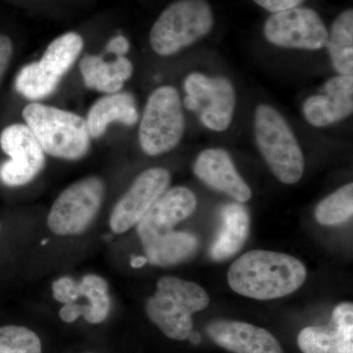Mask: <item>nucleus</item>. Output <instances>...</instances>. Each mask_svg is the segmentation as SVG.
<instances>
[{"instance_id":"nucleus-12","label":"nucleus","mask_w":353,"mask_h":353,"mask_svg":"<svg viewBox=\"0 0 353 353\" xmlns=\"http://www.w3.org/2000/svg\"><path fill=\"white\" fill-rule=\"evenodd\" d=\"M170 181L169 171L160 167L139 174L111 213L110 227L114 233H125L138 225L152 204L168 189Z\"/></svg>"},{"instance_id":"nucleus-6","label":"nucleus","mask_w":353,"mask_h":353,"mask_svg":"<svg viewBox=\"0 0 353 353\" xmlns=\"http://www.w3.org/2000/svg\"><path fill=\"white\" fill-rule=\"evenodd\" d=\"M185 121L182 99L172 85L153 90L141 116L139 141L150 157L171 152L182 141Z\"/></svg>"},{"instance_id":"nucleus-10","label":"nucleus","mask_w":353,"mask_h":353,"mask_svg":"<svg viewBox=\"0 0 353 353\" xmlns=\"http://www.w3.org/2000/svg\"><path fill=\"white\" fill-rule=\"evenodd\" d=\"M328 32L319 14L306 7L272 14L263 28L269 43L292 50H321L326 46Z\"/></svg>"},{"instance_id":"nucleus-27","label":"nucleus","mask_w":353,"mask_h":353,"mask_svg":"<svg viewBox=\"0 0 353 353\" xmlns=\"http://www.w3.org/2000/svg\"><path fill=\"white\" fill-rule=\"evenodd\" d=\"M253 1L265 10L274 14L296 8L303 3V0H253Z\"/></svg>"},{"instance_id":"nucleus-31","label":"nucleus","mask_w":353,"mask_h":353,"mask_svg":"<svg viewBox=\"0 0 353 353\" xmlns=\"http://www.w3.org/2000/svg\"><path fill=\"white\" fill-rule=\"evenodd\" d=\"M190 341H192V343H199L201 341V336L197 333H192L189 336Z\"/></svg>"},{"instance_id":"nucleus-8","label":"nucleus","mask_w":353,"mask_h":353,"mask_svg":"<svg viewBox=\"0 0 353 353\" xmlns=\"http://www.w3.org/2000/svg\"><path fill=\"white\" fill-rule=\"evenodd\" d=\"M105 185L99 176L82 179L66 188L55 199L48 218L53 234L72 236L83 233L99 214Z\"/></svg>"},{"instance_id":"nucleus-15","label":"nucleus","mask_w":353,"mask_h":353,"mask_svg":"<svg viewBox=\"0 0 353 353\" xmlns=\"http://www.w3.org/2000/svg\"><path fill=\"white\" fill-rule=\"evenodd\" d=\"M297 343L303 353H353L352 303L336 306L328 325L303 329Z\"/></svg>"},{"instance_id":"nucleus-13","label":"nucleus","mask_w":353,"mask_h":353,"mask_svg":"<svg viewBox=\"0 0 353 353\" xmlns=\"http://www.w3.org/2000/svg\"><path fill=\"white\" fill-rule=\"evenodd\" d=\"M196 197L185 187L166 190L138 224V233L143 246L174 231V228L187 219L196 208Z\"/></svg>"},{"instance_id":"nucleus-20","label":"nucleus","mask_w":353,"mask_h":353,"mask_svg":"<svg viewBox=\"0 0 353 353\" xmlns=\"http://www.w3.org/2000/svg\"><path fill=\"white\" fill-rule=\"evenodd\" d=\"M222 225L211 246L210 255L215 261L234 256L245 245L250 230V216L240 202L228 203L221 211Z\"/></svg>"},{"instance_id":"nucleus-28","label":"nucleus","mask_w":353,"mask_h":353,"mask_svg":"<svg viewBox=\"0 0 353 353\" xmlns=\"http://www.w3.org/2000/svg\"><path fill=\"white\" fill-rule=\"evenodd\" d=\"M13 55V43L9 37L0 34V83L6 75Z\"/></svg>"},{"instance_id":"nucleus-1","label":"nucleus","mask_w":353,"mask_h":353,"mask_svg":"<svg viewBox=\"0 0 353 353\" xmlns=\"http://www.w3.org/2000/svg\"><path fill=\"white\" fill-rule=\"evenodd\" d=\"M305 266L285 253L252 250L230 267L228 282L241 296L269 301L288 296L305 282Z\"/></svg>"},{"instance_id":"nucleus-22","label":"nucleus","mask_w":353,"mask_h":353,"mask_svg":"<svg viewBox=\"0 0 353 353\" xmlns=\"http://www.w3.org/2000/svg\"><path fill=\"white\" fill-rule=\"evenodd\" d=\"M332 65L339 75L353 74V10L347 9L336 17L327 39Z\"/></svg>"},{"instance_id":"nucleus-19","label":"nucleus","mask_w":353,"mask_h":353,"mask_svg":"<svg viewBox=\"0 0 353 353\" xmlns=\"http://www.w3.org/2000/svg\"><path fill=\"white\" fill-rule=\"evenodd\" d=\"M80 71L83 83L90 90L110 94L120 92L132 75L134 66L126 57L108 62L97 55H87L81 60Z\"/></svg>"},{"instance_id":"nucleus-7","label":"nucleus","mask_w":353,"mask_h":353,"mask_svg":"<svg viewBox=\"0 0 353 353\" xmlns=\"http://www.w3.org/2000/svg\"><path fill=\"white\" fill-rule=\"evenodd\" d=\"M183 90L185 97L182 103L185 109L196 112L202 124L211 131H226L233 121L236 104L231 81L194 72L185 77Z\"/></svg>"},{"instance_id":"nucleus-24","label":"nucleus","mask_w":353,"mask_h":353,"mask_svg":"<svg viewBox=\"0 0 353 353\" xmlns=\"http://www.w3.org/2000/svg\"><path fill=\"white\" fill-rule=\"evenodd\" d=\"M59 82L57 78L44 72L36 61L26 65L20 70L16 77L15 88L25 99L39 101L52 94Z\"/></svg>"},{"instance_id":"nucleus-21","label":"nucleus","mask_w":353,"mask_h":353,"mask_svg":"<svg viewBox=\"0 0 353 353\" xmlns=\"http://www.w3.org/2000/svg\"><path fill=\"white\" fill-rule=\"evenodd\" d=\"M199 245V241L194 234L172 231L143 248L150 264L171 266L190 259L196 252Z\"/></svg>"},{"instance_id":"nucleus-14","label":"nucleus","mask_w":353,"mask_h":353,"mask_svg":"<svg viewBox=\"0 0 353 353\" xmlns=\"http://www.w3.org/2000/svg\"><path fill=\"white\" fill-rule=\"evenodd\" d=\"M353 112V76L338 75L324 85V94L309 97L303 114L311 126L328 127L345 120Z\"/></svg>"},{"instance_id":"nucleus-4","label":"nucleus","mask_w":353,"mask_h":353,"mask_svg":"<svg viewBox=\"0 0 353 353\" xmlns=\"http://www.w3.org/2000/svg\"><path fill=\"white\" fill-rule=\"evenodd\" d=\"M254 134L265 161L280 182L294 185L304 172L301 146L282 114L268 104L255 109Z\"/></svg>"},{"instance_id":"nucleus-32","label":"nucleus","mask_w":353,"mask_h":353,"mask_svg":"<svg viewBox=\"0 0 353 353\" xmlns=\"http://www.w3.org/2000/svg\"><path fill=\"white\" fill-rule=\"evenodd\" d=\"M46 243H48V240H44V241H43V243H41V245H46Z\"/></svg>"},{"instance_id":"nucleus-23","label":"nucleus","mask_w":353,"mask_h":353,"mask_svg":"<svg viewBox=\"0 0 353 353\" xmlns=\"http://www.w3.org/2000/svg\"><path fill=\"white\" fill-rule=\"evenodd\" d=\"M83 48L81 34L69 32L53 39L46 48L39 64L48 75L61 81L80 57Z\"/></svg>"},{"instance_id":"nucleus-16","label":"nucleus","mask_w":353,"mask_h":353,"mask_svg":"<svg viewBox=\"0 0 353 353\" xmlns=\"http://www.w3.org/2000/svg\"><path fill=\"white\" fill-rule=\"evenodd\" d=\"M194 172L211 189L233 197L236 202L245 203L252 199V190L239 174L229 153L222 148H208L199 153Z\"/></svg>"},{"instance_id":"nucleus-29","label":"nucleus","mask_w":353,"mask_h":353,"mask_svg":"<svg viewBox=\"0 0 353 353\" xmlns=\"http://www.w3.org/2000/svg\"><path fill=\"white\" fill-rule=\"evenodd\" d=\"M130 50V43L126 37L122 34L114 37L108 41L105 51L108 53L115 54L116 57H125Z\"/></svg>"},{"instance_id":"nucleus-2","label":"nucleus","mask_w":353,"mask_h":353,"mask_svg":"<svg viewBox=\"0 0 353 353\" xmlns=\"http://www.w3.org/2000/svg\"><path fill=\"white\" fill-rule=\"evenodd\" d=\"M22 114L44 153L71 161L88 154L92 138L82 116L39 102L28 104Z\"/></svg>"},{"instance_id":"nucleus-3","label":"nucleus","mask_w":353,"mask_h":353,"mask_svg":"<svg viewBox=\"0 0 353 353\" xmlns=\"http://www.w3.org/2000/svg\"><path fill=\"white\" fill-rule=\"evenodd\" d=\"M209 296L196 283L163 277L154 296L145 305L148 318L160 331L175 341H185L192 333V315L208 307Z\"/></svg>"},{"instance_id":"nucleus-18","label":"nucleus","mask_w":353,"mask_h":353,"mask_svg":"<svg viewBox=\"0 0 353 353\" xmlns=\"http://www.w3.org/2000/svg\"><path fill=\"white\" fill-rule=\"evenodd\" d=\"M139 119L134 95L130 92L105 94L92 104L85 119L90 138L103 136L112 123L134 126Z\"/></svg>"},{"instance_id":"nucleus-26","label":"nucleus","mask_w":353,"mask_h":353,"mask_svg":"<svg viewBox=\"0 0 353 353\" xmlns=\"http://www.w3.org/2000/svg\"><path fill=\"white\" fill-rule=\"evenodd\" d=\"M38 334L26 327H0V353H41Z\"/></svg>"},{"instance_id":"nucleus-9","label":"nucleus","mask_w":353,"mask_h":353,"mask_svg":"<svg viewBox=\"0 0 353 353\" xmlns=\"http://www.w3.org/2000/svg\"><path fill=\"white\" fill-rule=\"evenodd\" d=\"M53 297L64 306L59 311L62 321L73 323L80 316L90 324H99L108 317L111 299L108 284L97 275H85L82 280L58 279L52 284Z\"/></svg>"},{"instance_id":"nucleus-11","label":"nucleus","mask_w":353,"mask_h":353,"mask_svg":"<svg viewBox=\"0 0 353 353\" xmlns=\"http://www.w3.org/2000/svg\"><path fill=\"white\" fill-rule=\"evenodd\" d=\"M0 148L9 160L0 165V181L8 187L32 182L43 170L46 153L26 124H12L0 134Z\"/></svg>"},{"instance_id":"nucleus-5","label":"nucleus","mask_w":353,"mask_h":353,"mask_svg":"<svg viewBox=\"0 0 353 353\" xmlns=\"http://www.w3.org/2000/svg\"><path fill=\"white\" fill-rule=\"evenodd\" d=\"M214 15L206 0H176L155 21L150 34L152 50L171 57L208 36Z\"/></svg>"},{"instance_id":"nucleus-25","label":"nucleus","mask_w":353,"mask_h":353,"mask_svg":"<svg viewBox=\"0 0 353 353\" xmlns=\"http://www.w3.org/2000/svg\"><path fill=\"white\" fill-rule=\"evenodd\" d=\"M353 183L343 185L323 199L315 209V217L325 226L341 224L352 217Z\"/></svg>"},{"instance_id":"nucleus-17","label":"nucleus","mask_w":353,"mask_h":353,"mask_svg":"<svg viewBox=\"0 0 353 353\" xmlns=\"http://www.w3.org/2000/svg\"><path fill=\"white\" fill-rule=\"evenodd\" d=\"M208 334L221 347L234 353H284L275 336L248 323L221 320L210 323Z\"/></svg>"},{"instance_id":"nucleus-30","label":"nucleus","mask_w":353,"mask_h":353,"mask_svg":"<svg viewBox=\"0 0 353 353\" xmlns=\"http://www.w3.org/2000/svg\"><path fill=\"white\" fill-rule=\"evenodd\" d=\"M148 263V259L145 256H132L131 260L132 267L134 268H139Z\"/></svg>"}]
</instances>
